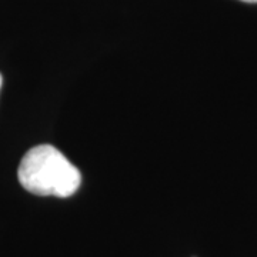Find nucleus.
<instances>
[{
	"instance_id": "f03ea898",
	"label": "nucleus",
	"mask_w": 257,
	"mask_h": 257,
	"mask_svg": "<svg viewBox=\"0 0 257 257\" xmlns=\"http://www.w3.org/2000/svg\"><path fill=\"white\" fill-rule=\"evenodd\" d=\"M240 2H244V3H257V0H240Z\"/></svg>"
},
{
	"instance_id": "7ed1b4c3",
	"label": "nucleus",
	"mask_w": 257,
	"mask_h": 257,
	"mask_svg": "<svg viewBox=\"0 0 257 257\" xmlns=\"http://www.w3.org/2000/svg\"><path fill=\"white\" fill-rule=\"evenodd\" d=\"M2 82H3V79H2V74H0V86H2Z\"/></svg>"
},
{
	"instance_id": "f257e3e1",
	"label": "nucleus",
	"mask_w": 257,
	"mask_h": 257,
	"mask_svg": "<svg viewBox=\"0 0 257 257\" xmlns=\"http://www.w3.org/2000/svg\"><path fill=\"white\" fill-rule=\"evenodd\" d=\"M18 177L25 190L37 196L70 197L82 183L79 169L50 145L30 149L20 162Z\"/></svg>"
}]
</instances>
